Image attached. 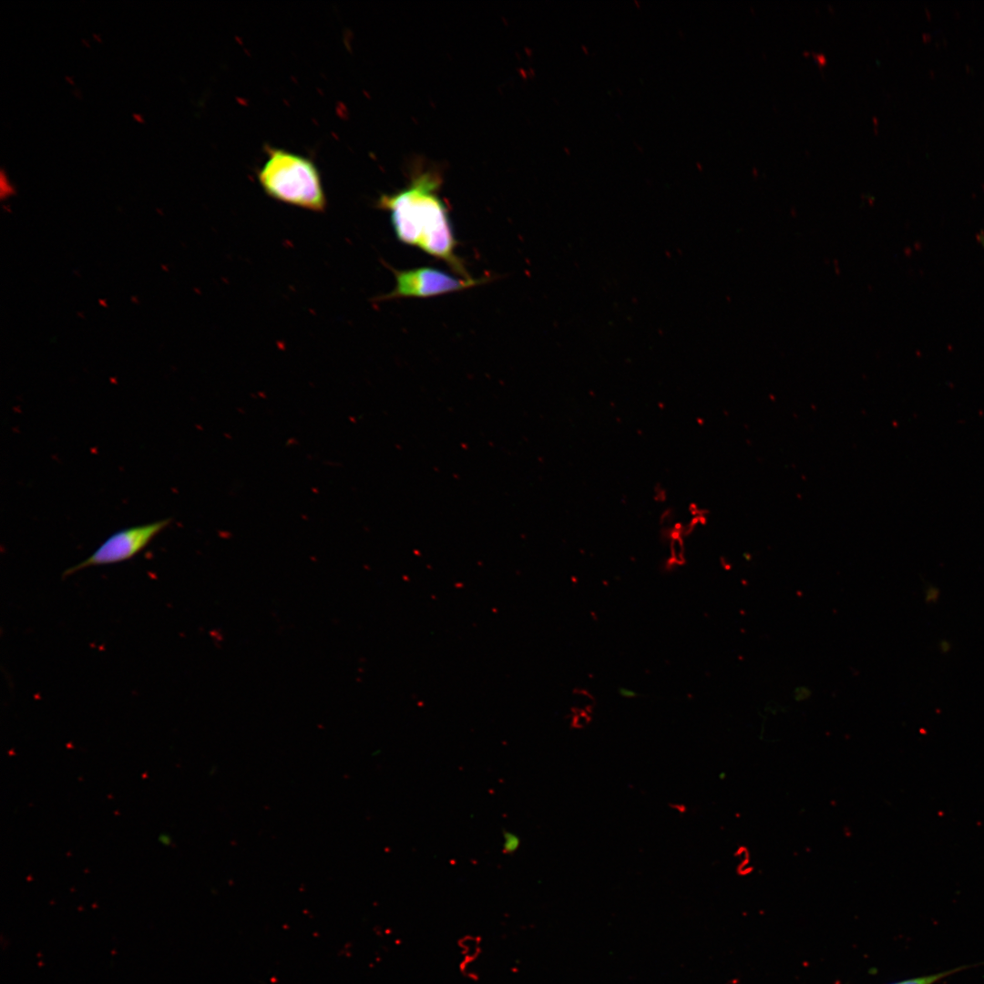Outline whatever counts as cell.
<instances>
[{
  "mask_svg": "<svg viewBox=\"0 0 984 984\" xmlns=\"http://www.w3.org/2000/svg\"><path fill=\"white\" fill-rule=\"evenodd\" d=\"M440 184L436 173L417 174L406 188L381 195L376 205L389 212L401 242L444 261L461 278H471L456 252L457 241L448 210L437 193Z\"/></svg>",
  "mask_w": 984,
  "mask_h": 984,
  "instance_id": "6da1fadb",
  "label": "cell"
},
{
  "mask_svg": "<svg viewBox=\"0 0 984 984\" xmlns=\"http://www.w3.org/2000/svg\"><path fill=\"white\" fill-rule=\"evenodd\" d=\"M170 522L171 518H166L114 532L90 556L67 568L63 572L62 577H68L89 567L119 563L133 558L144 549Z\"/></svg>",
  "mask_w": 984,
  "mask_h": 984,
  "instance_id": "3957f363",
  "label": "cell"
},
{
  "mask_svg": "<svg viewBox=\"0 0 984 984\" xmlns=\"http://www.w3.org/2000/svg\"><path fill=\"white\" fill-rule=\"evenodd\" d=\"M976 238L978 240V242L981 244L984 249V231H980L979 232H978L976 234Z\"/></svg>",
  "mask_w": 984,
  "mask_h": 984,
  "instance_id": "8992f818",
  "label": "cell"
},
{
  "mask_svg": "<svg viewBox=\"0 0 984 984\" xmlns=\"http://www.w3.org/2000/svg\"><path fill=\"white\" fill-rule=\"evenodd\" d=\"M267 156L257 178L269 197L314 212L325 210L327 200L321 174L311 159L270 147Z\"/></svg>",
  "mask_w": 984,
  "mask_h": 984,
  "instance_id": "7a4b0ae2",
  "label": "cell"
},
{
  "mask_svg": "<svg viewBox=\"0 0 984 984\" xmlns=\"http://www.w3.org/2000/svg\"><path fill=\"white\" fill-rule=\"evenodd\" d=\"M395 286L389 293L377 300L398 298H427L455 292L478 285L487 280L457 278L441 270L432 267H418L408 270L392 269Z\"/></svg>",
  "mask_w": 984,
  "mask_h": 984,
  "instance_id": "277c9868",
  "label": "cell"
},
{
  "mask_svg": "<svg viewBox=\"0 0 984 984\" xmlns=\"http://www.w3.org/2000/svg\"><path fill=\"white\" fill-rule=\"evenodd\" d=\"M973 966H975V965H972V966L971 965L960 966V967L951 969H948V970H944V971H941V972L929 974V975H925V976L917 977V978H912V979H903V980L896 981V982L889 983V984H934V983L939 981L940 979H944V978H946L948 976H950V975H952L954 973H957V972H958L960 970L971 968Z\"/></svg>",
  "mask_w": 984,
  "mask_h": 984,
  "instance_id": "5b68a950",
  "label": "cell"
}]
</instances>
